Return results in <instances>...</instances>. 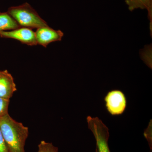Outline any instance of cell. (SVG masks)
Wrapping results in <instances>:
<instances>
[{
  "mask_svg": "<svg viewBox=\"0 0 152 152\" xmlns=\"http://www.w3.org/2000/svg\"><path fill=\"white\" fill-rule=\"evenodd\" d=\"M0 152H9L1 130H0Z\"/></svg>",
  "mask_w": 152,
  "mask_h": 152,
  "instance_id": "obj_12",
  "label": "cell"
},
{
  "mask_svg": "<svg viewBox=\"0 0 152 152\" xmlns=\"http://www.w3.org/2000/svg\"><path fill=\"white\" fill-rule=\"evenodd\" d=\"M89 129L94 136L98 152H110L108 145L110 133L108 128L98 117H87Z\"/></svg>",
  "mask_w": 152,
  "mask_h": 152,
  "instance_id": "obj_3",
  "label": "cell"
},
{
  "mask_svg": "<svg viewBox=\"0 0 152 152\" xmlns=\"http://www.w3.org/2000/svg\"><path fill=\"white\" fill-rule=\"evenodd\" d=\"M0 130L9 152H25L28 128L13 119L9 113L0 117Z\"/></svg>",
  "mask_w": 152,
  "mask_h": 152,
  "instance_id": "obj_1",
  "label": "cell"
},
{
  "mask_svg": "<svg viewBox=\"0 0 152 152\" xmlns=\"http://www.w3.org/2000/svg\"><path fill=\"white\" fill-rule=\"evenodd\" d=\"M7 12L22 27L38 29L48 26L35 10L27 3L11 7Z\"/></svg>",
  "mask_w": 152,
  "mask_h": 152,
  "instance_id": "obj_2",
  "label": "cell"
},
{
  "mask_svg": "<svg viewBox=\"0 0 152 152\" xmlns=\"http://www.w3.org/2000/svg\"><path fill=\"white\" fill-rule=\"evenodd\" d=\"M104 101L107 111L112 115H122L126 108V98L125 94L120 90L110 91L105 96Z\"/></svg>",
  "mask_w": 152,
  "mask_h": 152,
  "instance_id": "obj_4",
  "label": "cell"
},
{
  "mask_svg": "<svg viewBox=\"0 0 152 152\" xmlns=\"http://www.w3.org/2000/svg\"><path fill=\"white\" fill-rule=\"evenodd\" d=\"M95 152H98V150H97V149L96 148V151H95Z\"/></svg>",
  "mask_w": 152,
  "mask_h": 152,
  "instance_id": "obj_13",
  "label": "cell"
},
{
  "mask_svg": "<svg viewBox=\"0 0 152 152\" xmlns=\"http://www.w3.org/2000/svg\"><path fill=\"white\" fill-rule=\"evenodd\" d=\"M35 34L37 43L45 48L53 42L61 40L64 35L61 30H55L49 26L38 28Z\"/></svg>",
  "mask_w": 152,
  "mask_h": 152,
  "instance_id": "obj_6",
  "label": "cell"
},
{
  "mask_svg": "<svg viewBox=\"0 0 152 152\" xmlns=\"http://www.w3.org/2000/svg\"><path fill=\"white\" fill-rule=\"evenodd\" d=\"M10 99L0 97V117L8 113V108Z\"/></svg>",
  "mask_w": 152,
  "mask_h": 152,
  "instance_id": "obj_11",
  "label": "cell"
},
{
  "mask_svg": "<svg viewBox=\"0 0 152 152\" xmlns=\"http://www.w3.org/2000/svg\"><path fill=\"white\" fill-rule=\"evenodd\" d=\"M17 88L13 77L7 70L0 71V97L10 99Z\"/></svg>",
  "mask_w": 152,
  "mask_h": 152,
  "instance_id": "obj_7",
  "label": "cell"
},
{
  "mask_svg": "<svg viewBox=\"0 0 152 152\" xmlns=\"http://www.w3.org/2000/svg\"><path fill=\"white\" fill-rule=\"evenodd\" d=\"M0 37L15 39L28 45L34 46L37 45L35 32L29 28L20 27L8 31L0 32Z\"/></svg>",
  "mask_w": 152,
  "mask_h": 152,
  "instance_id": "obj_5",
  "label": "cell"
},
{
  "mask_svg": "<svg viewBox=\"0 0 152 152\" xmlns=\"http://www.w3.org/2000/svg\"><path fill=\"white\" fill-rule=\"evenodd\" d=\"M130 11L135 9H146L148 11L149 19L151 21V30H152V0H125Z\"/></svg>",
  "mask_w": 152,
  "mask_h": 152,
  "instance_id": "obj_8",
  "label": "cell"
},
{
  "mask_svg": "<svg viewBox=\"0 0 152 152\" xmlns=\"http://www.w3.org/2000/svg\"><path fill=\"white\" fill-rule=\"evenodd\" d=\"M20 27V25L7 12H0V32L12 31Z\"/></svg>",
  "mask_w": 152,
  "mask_h": 152,
  "instance_id": "obj_9",
  "label": "cell"
},
{
  "mask_svg": "<svg viewBox=\"0 0 152 152\" xmlns=\"http://www.w3.org/2000/svg\"><path fill=\"white\" fill-rule=\"evenodd\" d=\"M38 152H58V149L52 143L42 141L38 145Z\"/></svg>",
  "mask_w": 152,
  "mask_h": 152,
  "instance_id": "obj_10",
  "label": "cell"
}]
</instances>
